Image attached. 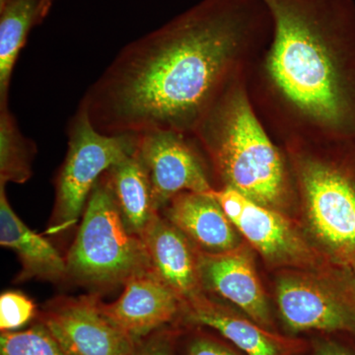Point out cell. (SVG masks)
<instances>
[{
  "instance_id": "6da1fadb",
  "label": "cell",
  "mask_w": 355,
  "mask_h": 355,
  "mask_svg": "<svg viewBox=\"0 0 355 355\" xmlns=\"http://www.w3.org/2000/svg\"><path fill=\"white\" fill-rule=\"evenodd\" d=\"M272 20L261 0H200L121 49L79 106L105 135H193L268 48Z\"/></svg>"
},
{
  "instance_id": "7a4b0ae2",
  "label": "cell",
  "mask_w": 355,
  "mask_h": 355,
  "mask_svg": "<svg viewBox=\"0 0 355 355\" xmlns=\"http://www.w3.org/2000/svg\"><path fill=\"white\" fill-rule=\"evenodd\" d=\"M272 20L250 70L254 111L280 144L355 140L354 0H261Z\"/></svg>"
},
{
  "instance_id": "3957f363",
  "label": "cell",
  "mask_w": 355,
  "mask_h": 355,
  "mask_svg": "<svg viewBox=\"0 0 355 355\" xmlns=\"http://www.w3.org/2000/svg\"><path fill=\"white\" fill-rule=\"evenodd\" d=\"M248 76L238 77L224 90L191 137L222 187L296 220L297 193L291 165L254 111Z\"/></svg>"
},
{
  "instance_id": "277c9868",
  "label": "cell",
  "mask_w": 355,
  "mask_h": 355,
  "mask_svg": "<svg viewBox=\"0 0 355 355\" xmlns=\"http://www.w3.org/2000/svg\"><path fill=\"white\" fill-rule=\"evenodd\" d=\"M297 193V219L324 260L355 261V140L282 144Z\"/></svg>"
},
{
  "instance_id": "5b68a950",
  "label": "cell",
  "mask_w": 355,
  "mask_h": 355,
  "mask_svg": "<svg viewBox=\"0 0 355 355\" xmlns=\"http://www.w3.org/2000/svg\"><path fill=\"white\" fill-rule=\"evenodd\" d=\"M65 260L69 279L97 288L125 284L153 270L144 241L128 230L121 217L106 173L89 196Z\"/></svg>"
},
{
  "instance_id": "8992f818",
  "label": "cell",
  "mask_w": 355,
  "mask_h": 355,
  "mask_svg": "<svg viewBox=\"0 0 355 355\" xmlns=\"http://www.w3.org/2000/svg\"><path fill=\"white\" fill-rule=\"evenodd\" d=\"M67 135L69 148L55 181V202L48 234L73 227L100 178L132 155L137 147L135 135H105L96 130L81 106L69 121Z\"/></svg>"
},
{
  "instance_id": "52a82bcc",
  "label": "cell",
  "mask_w": 355,
  "mask_h": 355,
  "mask_svg": "<svg viewBox=\"0 0 355 355\" xmlns=\"http://www.w3.org/2000/svg\"><path fill=\"white\" fill-rule=\"evenodd\" d=\"M211 193L238 232L266 263L275 268L326 272L328 261L311 244L297 221L258 205L230 187H221Z\"/></svg>"
},
{
  "instance_id": "ba28073f",
  "label": "cell",
  "mask_w": 355,
  "mask_h": 355,
  "mask_svg": "<svg viewBox=\"0 0 355 355\" xmlns=\"http://www.w3.org/2000/svg\"><path fill=\"white\" fill-rule=\"evenodd\" d=\"M289 272L277 282L280 313L291 330L355 334V291L347 268L334 275Z\"/></svg>"
},
{
  "instance_id": "9c48e42d",
  "label": "cell",
  "mask_w": 355,
  "mask_h": 355,
  "mask_svg": "<svg viewBox=\"0 0 355 355\" xmlns=\"http://www.w3.org/2000/svg\"><path fill=\"white\" fill-rule=\"evenodd\" d=\"M137 135L135 155L148 175L154 209L160 210L184 191L207 193L210 182L197 141L184 133L155 130Z\"/></svg>"
},
{
  "instance_id": "30bf717a",
  "label": "cell",
  "mask_w": 355,
  "mask_h": 355,
  "mask_svg": "<svg viewBox=\"0 0 355 355\" xmlns=\"http://www.w3.org/2000/svg\"><path fill=\"white\" fill-rule=\"evenodd\" d=\"M42 321L67 355H133V340L102 309L97 295L60 297Z\"/></svg>"
},
{
  "instance_id": "8fae6325",
  "label": "cell",
  "mask_w": 355,
  "mask_h": 355,
  "mask_svg": "<svg viewBox=\"0 0 355 355\" xmlns=\"http://www.w3.org/2000/svg\"><path fill=\"white\" fill-rule=\"evenodd\" d=\"M151 270L188 304L203 295L198 251L186 235L160 212L154 214L140 236Z\"/></svg>"
},
{
  "instance_id": "7c38bea8",
  "label": "cell",
  "mask_w": 355,
  "mask_h": 355,
  "mask_svg": "<svg viewBox=\"0 0 355 355\" xmlns=\"http://www.w3.org/2000/svg\"><path fill=\"white\" fill-rule=\"evenodd\" d=\"M120 297L102 309L123 333L135 342L177 316L183 302L153 270L128 279Z\"/></svg>"
},
{
  "instance_id": "4fadbf2b",
  "label": "cell",
  "mask_w": 355,
  "mask_h": 355,
  "mask_svg": "<svg viewBox=\"0 0 355 355\" xmlns=\"http://www.w3.org/2000/svg\"><path fill=\"white\" fill-rule=\"evenodd\" d=\"M203 291L230 301L261 327L270 326L268 299L249 254L241 247L225 253L198 251Z\"/></svg>"
},
{
  "instance_id": "5bb4252c",
  "label": "cell",
  "mask_w": 355,
  "mask_h": 355,
  "mask_svg": "<svg viewBox=\"0 0 355 355\" xmlns=\"http://www.w3.org/2000/svg\"><path fill=\"white\" fill-rule=\"evenodd\" d=\"M160 214L203 253H225L241 247L237 229L211 191L179 193L160 210Z\"/></svg>"
},
{
  "instance_id": "9a60e30c",
  "label": "cell",
  "mask_w": 355,
  "mask_h": 355,
  "mask_svg": "<svg viewBox=\"0 0 355 355\" xmlns=\"http://www.w3.org/2000/svg\"><path fill=\"white\" fill-rule=\"evenodd\" d=\"M0 245L12 250L19 258L22 270L18 282L37 279L58 282L69 279L65 258L14 212L3 184H0Z\"/></svg>"
},
{
  "instance_id": "2e32d148",
  "label": "cell",
  "mask_w": 355,
  "mask_h": 355,
  "mask_svg": "<svg viewBox=\"0 0 355 355\" xmlns=\"http://www.w3.org/2000/svg\"><path fill=\"white\" fill-rule=\"evenodd\" d=\"M121 217L128 230L141 236L154 214L153 191L148 175L135 153L106 172Z\"/></svg>"
},
{
  "instance_id": "e0dca14e",
  "label": "cell",
  "mask_w": 355,
  "mask_h": 355,
  "mask_svg": "<svg viewBox=\"0 0 355 355\" xmlns=\"http://www.w3.org/2000/svg\"><path fill=\"white\" fill-rule=\"evenodd\" d=\"M184 309L191 322L219 331L247 355H279V345L272 335L224 310L205 294L184 305Z\"/></svg>"
},
{
  "instance_id": "ac0fdd59",
  "label": "cell",
  "mask_w": 355,
  "mask_h": 355,
  "mask_svg": "<svg viewBox=\"0 0 355 355\" xmlns=\"http://www.w3.org/2000/svg\"><path fill=\"white\" fill-rule=\"evenodd\" d=\"M39 23L40 0H9L0 6V107L7 106L14 65L30 30Z\"/></svg>"
},
{
  "instance_id": "d6986e66",
  "label": "cell",
  "mask_w": 355,
  "mask_h": 355,
  "mask_svg": "<svg viewBox=\"0 0 355 355\" xmlns=\"http://www.w3.org/2000/svg\"><path fill=\"white\" fill-rule=\"evenodd\" d=\"M36 146L20 132L8 107H0V184H24L32 176Z\"/></svg>"
},
{
  "instance_id": "ffe728a7",
  "label": "cell",
  "mask_w": 355,
  "mask_h": 355,
  "mask_svg": "<svg viewBox=\"0 0 355 355\" xmlns=\"http://www.w3.org/2000/svg\"><path fill=\"white\" fill-rule=\"evenodd\" d=\"M0 355H67L44 324L28 330L4 331Z\"/></svg>"
},
{
  "instance_id": "44dd1931",
  "label": "cell",
  "mask_w": 355,
  "mask_h": 355,
  "mask_svg": "<svg viewBox=\"0 0 355 355\" xmlns=\"http://www.w3.org/2000/svg\"><path fill=\"white\" fill-rule=\"evenodd\" d=\"M37 308L33 300L21 292L6 291L0 296V329L14 331L35 317Z\"/></svg>"
},
{
  "instance_id": "7402d4cb",
  "label": "cell",
  "mask_w": 355,
  "mask_h": 355,
  "mask_svg": "<svg viewBox=\"0 0 355 355\" xmlns=\"http://www.w3.org/2000/svg\"><path fill=\"white\" fill-rule=\"evenodd\" d=\"M189 355H235L225 347L207 340H196L191 345Z\"/></svg>"
},
{
  "instance_id": "603a6c76",
  "label": "cell",
  "mask_w": 355,
  "mask_h": 355,
  "mask_svg": "<svg viewBox=\"0 0 355 355\" xmlns=\"http://www.w3.org/2000/svg\"><path fill=\"white\" fill-rule=\"evenodd\" d=\"M133 355H171L167 343L161 340H153Z\"/></svg>"
},
{
  "instance_id": "cb8c5ba5",
  "label": "cell",
  "mask_w": 355,
  "mask_h": 355,
  "mask_svg": "<svg viewBox=\"0 0 355 355\" xmlns=\"http://www.w3.org/2000/svg\"><path fill=\"white\" fill-rule=\"evenodd\" d=\"M314 355H354L345 347L335 345V343H326L316 350Z\"/></svg>"
},
{
  "instance_id": "d4e9b609",
  "label": "cell",
  "mask_w": 355,
  "mask_h": 355,
  "mask_svg": "<svg viewBox=\"0 0 355 355\" xmlns=\"http://www.w3.org/2000/svg\"><path fill=\"white\" fill-rule=\"evenodd\" d=\"M53 2V0H40V18H41V22L48 15Z\"/></svg>"
},
{
  "instance_id": "484cf974",
  "label": "cell",
  "mask_w": 355,
  "mask_h": 355,
  "mask_svg": "<svg viewBox=\"0 0 355 355\" xmlns=\"http://www.w3.org/2000/svg\"><path fill=\"white\" fill-rule=\"evenodd\" d=\"M347 268V270H349V272L352 273V275L355 277V261L354 263H352V265L347 266V268Z\"/></svg>"
},
{
  "instance_id": "4316f807",
  "label": "cell",
  "mask_w": 355,
  "mask_h": 355,
  "mask_svg": "<svg viewBox=\"0 0 355 355\" xmlns=\"http://www.w3.org/2000/svg\"><path fill=\"white\" fill-rule=\"evenodd\" d=\"M9 0H0V6H4V4L6 3V2H8Z\"/></svg>"
},
{
  "instance_id": "83f0119b",
  "label": "cell",
  "mask_w": 355,
  "mask_h": 355,
  "mask_svg": "<svg viewBox=\"0 0 355 355\" xmlns=\"http://www.w3.org/2000/svg\"><path fill=\"white\" fill-rule=\"evenodd\" d=\"M352 284H354V291H355V277L352 275Z\"/></svg>"
}]
</instances>
